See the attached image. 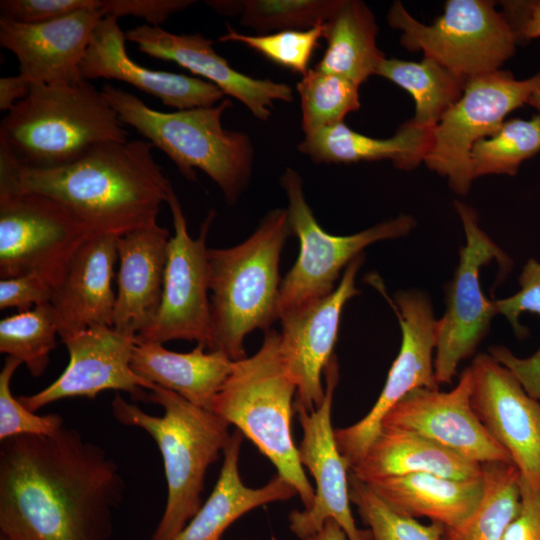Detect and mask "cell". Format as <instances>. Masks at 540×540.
Returning a JSON list of instances; mask_svg holds the SVG:
<instances>
[{
  "mask_svg": "<svg viewBox=\"0 0 540 540\" xmlns=\"http://www.w3.org/2000/svg\"><path fill=\"white\" fill-rule=\"evenodd\" d=\"M233 364L225 354L208 351L201 345L179 353L166 349L162 343L138 338L131 358V367L138 376L209 410Z\"/></svg>",
  "mask_w": 540,
  "mask_h": 540,
  "instance_id": "484cf974",
  "label": "cell"
},
{
  "mask_svg": "<svg viewBox=\"0 0 540 540\" xmlns=\"http://www.w3.org/2000/svg\"><path fill=\"white\" fill-rule=\"evenodd\" d=\"M0 540H12V539L0 533Z\"/></svg>",
  "mask_w": 540,
  "mask_h": 540,
  "instance_id": "f907efd6",
  "label": "cell"
},
{
  "mask_svg": "<svg viewBox=\"0 0 540 540\" xmlns=\"http://www.w3.org/2000/svg\"><path fill=\"white\" fill-rule=\"evenodd\" d=\"M126 39L140 52L171 61L217 86L224 95L240 101L259 120L267 121L276 101L291 102L293 90L286 84L240 73L200 33L175 34L159 26L143 24L129 29Z\"/></svg>",
  "mask_w": 540,
  "mask_h": 540,
  "instance_id": "ffe728a7",
  "label": "cell"
},
{
  "mask_svg": "<svg viewBox=\"0 0 540 540\" xmlns=\"http://www.w3.org/2000/svg\"><path fill=\"white\" fill-rule=\"evenodd\" d=\"M471 374L466 368L450 391L418 388L385 416L382 428L420 434L459 456L480 464L512 463L509 454L482 425L470 403Z\"/></svg>",
  "mask_w": 540,
  "mask_h": 540,
  "instance_id": "d6986e66",
  "label": "cell"
},
{
  "mask_svg": "<svg viewBox=\"0 0 540 540\" xmlns=\"http://www.w3.org/2000/svg\"><path fill=\"white\" fill-rule=\"evenodd\" d=\"M103 15L79 11L40 24L0 19V45L13 53L19 73L32 84L82 80L81 64Z\"/></svg>",
  "mask_w": 540,
  "mask_h": 540,
  "instance_id": "44dd1931",
  "label": "cell"
},
{
  "mask_svg": "<svg viewBox=\"0 0 540 540\" xmlns=\"http://www.w3.org/2000/svg\"><path fill=\"white\" fill-rule=\"evenodd\" d=\"M387 22L401 31L400 43L407 50L422 51L466 80L500 70L518 43L507 17L489 0H448L431 25L394 1Z\"/></svg>",
  "mask_w": 540,
  "mask_h": 540,
  "instance_id": "ba28073f",
  "label": "cell"
},
{
  "mask_svg": "<svg viewBox=\"0 0 540 540\" xmlns=\"http://www.w3.org/2000/svg\"><path fill=\"white\" fill-rule=\"evenodd\" d=\"M170 237L157 222L117 236L113 315L117 331L138 336L153 324L161 304Z\"/></svg>",
  "mask_w": 540,
  "mask_h": 540,
  "instance_id": "cb8c5ba5",
  "label": "cell"
},
{
  "mask_svg": "<svg viewBox=\"0 0 540 540\" xmlns=\"http://www.w3.org/2000/svg\"><path fill=\"white\" fill-rule=\"evenodd\" d=\"M137 336L121 333L114 327H91L62 342L69 353L63 373L37 393L19 400L30 411L72 397L94 399L106 390L127 392L143 401L155 385L138 376L131 367Z\"/></svg>",
  "mask_w": 540,
  "mask_h": 540,
  "instance_id": "ac0fdd59",
  "label": "cell"
},
{
  "mask_svg": "<svg viewBox=\"0 0 540 540\" xmlns=\"http://www.w3.org/2000/svg\"><path fill=\"white\" fill-rule=\"evenodd\" d=\"M520 491L519 511L503 540H540V490L531 488L520 478Z\"/></svg>",
  "mask_w": 540,
  "mask_h": 540,
  "instance_id": "ee69618b",
  "label": "cell"
},
{
  "mask_svg": "<svg viewBox=\"0 0 540 540\" xmlns=\"http://www.w3.org/2000/svg\"><path fill=\"white\" fill-rule=\"evenodd\" d=\"M125 40L118 19L104 16L94 30L82 61V78L128 83L176 111L213 107L224 99V93L206 80L139 65L129 57Z\"/></svg>",
  "mask_w": 540,
  "mask_h": 540,
  "instance_id": "603a6c76",
  "label": "cell"
},
{
  "mask_svg": "<svg viewBox=\"0 0 540 540\" xmlns=\"http://www.w3.org/2000/svg\"><path fill=\"white\" fill-rule=\"evenodd\" d=\"M221 15L239 16L258 34L306 30L323 24L339 0H206Z\"/></svg>",
  "mask_w": 540,
  "mask_h": 540,
  "instance_id": "d6a6232c",
  "label": "cell"
},
{
  "mask_svg": "<svg viewBox=\"0 0 540 540\" xmlns=\"http://www.w3.org/2000/svg\"><path fill=\"white\" fill-rule=\"evenodd\" d=\"M364 254L344 269L336 288L327 296L283 313L280 355L296 386L294 410L313 411L325 397L322 374L334 356L341 314L345 304L360 293L356 275Z\"/></svg>",
  "mask_w": 540,
  "mask_h": 540,
  "instance_id": "2e32d148",
  "label": "cell"
},
{
  "mask_svg": "<svg viewBox=\"0 0 540 540\" xmlns=\"http://www.w3.org/2000/svg\"><path fill=\"white\" fill-rule=\"evenodd\" d=\"M194 0H100L99 12L117 19L123 16L141 18L148 25L159 26L172 14L195 4Z\"/></svg>",
  "mask_w": 540,
  "mask_h": 540,
  "instance_id": "b9f144b4",
  "label": "cell"
},
{
  "mask_svg": "<svg viewBox=\"0 0 540 540\" xmlns=\"http://www.w3.org/2000/svg\"><path fill=\"white\" fill-rule=\"evenodd\" d=\"M527 105L532 106L537 110V116L540 120V90L535 92L528 100Z\"/></svg>",
  "mask_w": 540,
  "mask_h": 540,
  "instance_id": "681fc988",
  "label": "cell"
},
{
  "mask_svg": "<svg viewBox=\"0 0 540 540\" xmlns=\"http://www.w3.org/2000/svg\"><path fill=\"white\" fill-rule=\"evenodd\" d=\"M378 26L360 0H339L325 22L326 50L315 68L349 79L358 86L376 75L385 58L377 46Z\"/></svg>",
  "mask_w": 540,
  "mask_h": 540,
  "instance_id": "f546056e",
  "label": "cell"
},
{
  "mask_svg": "<svg viewBox=\"0 0 540 540\" xmlns=\"http://www.w3.org/2000/svg\"><path fill=\"white\" fill-rule=\"evenodd\" d=\"M101 90L120 121L165 153L187 180L195 181L199 169L228 204L237 203L252 175L254 148L246 133L223 127V114L233 106L230 99L213 107L161 112L110 84Z\"/></svg>",
  "mask_w": 540,
  "mask_h": 540,
  "instance_id": "8992f818",
  "label": "cell"
},
{
  "mask_svg": "<svg viewBox=\"0 0 540 540\" xmlns=\"http://www.w3.org/2000/svg\"><path fill=\"white\" fill-rule=\"evenodd\" d=\"M484 490L479 506L462 524L445 528L441 540H503L519 511L520 475L511 463L482 464Z\"/></svg>",
  "mask_w": 540,
  "mask_h": 540,
  "instance_id": "1f68e13d",
  "label": "cell"
},
{
  "mask_svg": "<svg viewBox=\"0 0 540 540\" xmlns=\"http://www.w3.org/2000/svg\"><path fill=\"white\" fill-rule=\"evenodd\" d=\"M324 30L325 23L306 30L247 35L228 26L219 41L242 43L270 61L303 76L309 70L310 60L324 36Z\"/></svg>",
  "mask_w": 540,
  "mask_h": 540,
  "instance_id": "74e56055",
  "label": "cell"
},
{
  "mask_svg": "<svg viewBox=\"0 0 540 540\" xmlns=\"http://www.w3.org/2000/svg\"><path fill=\"white\" fill-rule=\"evenodd\" d=\"M376 75L406 90L415 103V113L410 121L430 129L461 97L467 82L428 57H423L419 62L385 57Z\"/></svg>",
  "mask_w": 540,
  "mask_h": 540,
  "instance_id": "4dcf8cb0",
  "label": "cell"
},
{
  "mask_svg": "<svg viewBox=\"0 0 540 540\" xmlns=\"http://www.w3.org/2000/svg\"><path fill=\"white\" fill-rule=\"evenodd\" d=\"M117 236L91 234L52 287L50 304L62 341L91 327H113L116 293L112 279L118 259Z\"/></svg>",
  "mask_w": 540,
  "mask_h": 540,
  "instance_id": "7402d4cb",
  "label": "cell"
},
{
  "mask_svg": "<svg viewBox=\"0 0 540 540\" xmlns=\"http://www.w3.org/2000/svg\"><path fill=\"white\" fill-rule=\"evenodd\" d=\"M359 87L345 77L309 69L296 85L304 134L342 123L347 114L359 110Z\"/></svg>",
  "mask_w": 540,
  "mask_h": 540,
  "instance_id": "d590c367",
  "label": "cell"
},
{
  "mask_svg": "<svg viewBox=\"0 0 540 540\" xmlns=\"http://www.w3.org/2000/svg\"><path fill=\"white\" fill-rule=\"evenodd\" d=\"M148 391L143 401L161 406V416L145 412L119 393L111 403L112 415L122 425L144 430L158 446L167 500L151 540H173L203 504L207 470L223 455L230 424L170 390L155 385Z\"/></svg>",
  "mask_w": 540,
  "mask_h": 540,
  "instance_id": "3957f363",
  "label": "cell"
},
{
  "mask_svg": "<svg viewBox=\"0 0 540 540\" xmlns=\"http://www.w3.org/2000/svg\"><path fill=\"white\" fill-rule=\"evenodd\" d=\"M454 206L466 243L446 288L444 314L436 322L434 373L439 385L452 382L460 362L474 354L497 315L495 302L481 288V268L496 259L505 276L512 267L510 257L480 227L476 211L458 200Z\"/></svg>",
  "mask_w": 540,
  "mask_h": 540,
  "instance_id": "8fae6325",
  "label": "cell"
},
{
  "mask_svg": "<svg viewBox=\"0 0 540 540\" xmlns=\"http://www.w3.org/2000/svg\"><path fill=\"white\" fill-rule=\"evenodd\" d=\"M243 439L238 430L231 434L212 492L173 540H220L224 531L244 514L298 495L295 488L278 474L261 487L252 488L243 483L239 472Z\"/></svg>",
  "mask_w": 540,
  "mask_h": 540,
  "instance_id": "d4e9b609",
  "label": "cell"
},
{
  "mask_svg": "<svg viewBox=\"0 0 540 540\" xmlns=\"http://www.w3.org/2000/svg\"><path fill=\"white\" fill-rule=\"evenodd\" d=\"M99 4L100 0H1L0 19L40 24L79 11L99 12Z\"/></svg>",
  "mask_w": 540,
  "mask_h": 540,
  "instance_id": "ab89813d",
  "label": "cell"
},
{
  "mask_svg": "<svg viewBox=\"0 0 540 540\" xmlns=\"http://www.w3.org/2000/svg\"><path fill=\"white\" fill-rule=\"evenodd\" d=\"M501 6L518 42L540 38V0H509Z\"/></svg>",
  "mask_w": 540,
  "mask_h": 540,
  "instance_id": "f6af8a7d",
  "label": "cell"
},
{
  "mask_svg": "<svg viewBox=\"0 0 540 540\" xmlns=\"http://www.w3.org/2000/svg\"><path fill=\"white\" fill-rule=\"evenodd\" d=\"M431 136L432 129L410 120L384 139L363 135L342 122L305 135L298 150L318 164L391 160L396 168L411 170L424 162Z\"/></svg>",
  "mask_w": 540,
  "mask_h": 540,
  "instance_id": "f1b7e54d",
  "label": "cell"
},
{
  "mask_svg": "<svg viewBox=\"0 0 540 540\" xmlns=\"http://www.w3.org/2000/svg\"><path fill=\"white\" fill-rule=\"evenodd\" d=\"M520 289L514 295L495 300L497 314H502L518 338H524L528 330L520 323L524 312L540 316V262L529 259L518 279Z\"/></svg>",
  "mask_w": 540,
  "mask_h": 540,
  "instance_id": "60d3db41",
  "label": "cell"
},
{
  "mask_svg": "<svg viewBox=\"0 0 540 540\" xmlns=\"http://www.w3.org/2000/svg\"><path fill=\"white\" fill-rule=\"evenodd\" d=\"M402 341L384 384L371 410L358 422L334 429L337 446L351 469L382 430L387 413L409 392L418 388L438 389L433 353L436 322L430 297L418 289L394 295Z\"/></svg>",
  "mask_w": 540,
  "mask_h": 540,
  "instance_id": "5bb4252c",
  "label": "cell"
},
{
  "mask_svg": "<svg viewBox=\"0 0 540 540\" xmlns=\"http://www.w3.org/2000/svg\"><path fill=\"white\" fill-rule=\"evenodd\" d=\"M292 235L288 211H269L243 242L208 249L210 339L206 350L237 361L246 357L244 340L278 319L280 257Z\"/></svg>",
  "mask_w": 540,
  "mask_h": 540,
  "instance_id": "277c9868",
  "label": "cell"
},
{
  "mask_svg": "<svg viewBox=\"0 0 540 540\" xmlns=\"http://www.w3.org/2000/svg\"><path fill=\"white\" fill-rule=\"evenodd\" d=\"M296 391L280 355V333L268 329L255 354L234 361L211 410L257 447L295 488L306 509L314 501L315 489L292 435Z\"/></svg>",
  "mask_w": 540,
  "mask_h": 540,
  "instance_id": "52a82bcc",
  "label": "cell"
},
{
  "mask_svg": "<svg viewBox=\"0 0 540 540\" xmlns=\"http://www.w3.org/2000/svg\"><path fill=\"white\" fill-rule=\"evenodd\" d=\"M21 364L19 359L7 356L0 372V441L24 435L51 436L64 426L60 414H35L14 397L11 381Z\"/></svg>",
  "mask_w": 540,
  "mask_h": 540,
  "instance_id": "f35d334b",
  "label": "cell"
},
{
  "mask_svg": "<svg viewBox=\"0 0 540 540\" xmlns=\"http://www.w3.org/2000/svg\"><path fill=\"white\" fill-rule=\"evenodd\" d=\"M125 481L78 430L0 441V531L12 540H110Z\"/></svg>",
  "mask_w": 540,
  "mask_h": 540,
  "instance_id": "6da1fadb",
  "label": "cell"
},
{
  "mask_svg": "<svg viewBox=\"0 0 540 540\" xmlns=\"http://www.w3.org/2000/svg\"><path fill=\"white\" fill-rule=\"evenodd\" d=\"M147 140L99 144L54 168L21 165L0 147V191L30 192L65 206L93 233L121 235L157 222L172 187Z\"/></svg>",
  "mask_w": 540,
  "mask_h": 540,
  "instance_id": "7a4b0ae2",
  "label": "cell"
},
{
  "mask_svg": "<svg viewBox=\"0 0 540 540\" xmlns=\"http://www.w3.org/2000/svg\"><path fill=\"white\" fill-rule=\"evenodd\" d=\"M304 540H348V538L341 526L333 519H329L317 533Z\"/></svg>",
  "mask_w": 540,
  "mask_h": 540,
  "instance_id": "c3c4849f",
  "label": "cell"
},
{
  "mask_svg": "<svg viewBox=\"0 0 540 540\" xmlns=\"http://www.w3.org/2000/svg\"><path fill=\"white\" fill-rule=\"evenodd\" d=\"M511 369L526 389L540 393V347L530 357L513 358Z\"/></svg>",
  "mask_w": 540,
  "mask_h": 540,
  "instance_id": "7dc6e473",
  "label": "cell"
},
{
  "mask_svg": "<svg viewBox=\"0 0 540 540\" xmlns=\"http://www.w3.org/2000/svg\"><path fill=\"white\" fill-rule=\"evenodd\" d=\"M350 472L367 484L415 473L462 480L481 478L483 474L480 463L465 459L420 434L388 428H382Z\"/></svg>",
  "mask_w": 540,
  "mask_h": 540,
  "instance_id": "4316f807",
  "label": "cell"
},
{
  "mask_svg": "<svg viewBox=\"0 0 540 540\" xmlns=\"http://www.w3.org/2000/svg\"><path fill=\"white\" fill-rule=\"evenodd\" d=\"M32 83L22 74L0 78V110L9 111L24 99Z\"/></svg>",
  "mask_w": 540,
  "mask_h": 540,
  "instance_id": "bcb514c9",
  "label": "cell"
},
{
  "mask_svg": "<svg viewBox=\"0 0 540 540\" xmlns=\"http://www.w3.org/2000/svg\"><path fill=\"white\" fill-rule=\"evenodd\" d=\"M540 151V120H506L491 136L476 142L470 152L473 178L498 174L514 176L521 164Z\"/></svg>",
  "mask_w": 540,
  "mask_h": 540,
  "instance_id": "836d02e7",
  "label": "cell"
},
{
  "mask_svg": "<svg viewBox=\"0 0 540 540\" xmlns=\"http://www.w3.org/2000/svg\"><path fill=\"white\" fill-rule=\"evenodd\" d=\"M368 485L396 512L415 519L425 517L445 528L466 521L479 506L484 490L483 474L481 478L462 480L415 473Z\"/></svg>",
  "mask_w": 540,
  "mask_h": 540,
  "instance_id": "83f0119b",
  "label": "cell"
},
{
  "mask_svg": "<svg viewBox=\"0 0 540 540\" xmlns=\"http://www.w3.org/2000/svg\"><path fill=\"white\" fill-rule=\"evenodd\" d=\"M174 235L170 237L161 304L153 324L137 338L165 343L196 341L205 349L210 339V297L207 235L216 212L209 211L197 238H192L173 187L168 193Z\"/></svg>",
  "mask_w": 540,
  "mask_h": 540,
  "instance_id": "4fadbf2b",
  "label": "cell"
},
{
  "mask_svg": "<svg viewBox=\"0 0 540 540\" xmlns=\"http://www.w3.org/2000/svg\"><path fill=\"white\" fill-rule=\"evenodd\" d=\"M126 141L128 133L102 90L85 79L32 84L0 124V147L33 168L63 166L99 144Z\"/></svg>",
  "mask_w": 540,
  "mask_h": 540,
  "instance_id": "5b68a950",
  "label": "cell"
},
{
  "mask_svg": "<svg viewBox=\"0 0 540 540\" xmlns=\"http://www.w3.org/2000/svg\"><path fill=\"white\" fill-rule=\"evenodd\" d=\"M52 285L38 274H27L0 280V309L16 308L19 312L50 303Z\"/></svg>",
  "mask_w": 540,
  "mask_h": 540,
  "instance_id": "7bdbcfd3",
  "label": "cell"
},
{
  "mask_svg": "<svg viewBox=\"0 0 540 540\" xmlns=\"http://www.w3.org/2000/svg\"><path fill=\"white\" fill-rule=\"evenodd\" d=\"M538 90L540 71L518 80L500 69L467 80L461 97L432 129L424 163L445 177L455 193L467 194L474 180L470 165L473 145L494 134Z\"/></svg>",
  "mask_w": 540,
  "mask_h": 540,
  "instance_id": "30bf717a",
  "label": "cell"
},
{
  "mask_svg": "<svg viewBox=\"0 0 540 540\" xmlns=\"http://www.w3.org/2000/svg\"><path fill=\"white\" fill-rule=\"evenodd\" d=\"M58 322L50 303L18 312L0 321V352L19 359L30 375L40 377L56 344Z\"/></svg>",
  "mask_w": 540,
  "mask_h": 540,
  "instance_id": "e575fe53",
  "label": "cell"
},
{
  "mask_svg": "<svg viewBox=\"0 0 540 540\" xmlns=\"http://www.w3.org/2000/svg\"><path fill=\"white\" fill-rule=\"evenodd\" d=\"M280 184L288 199L291 232L298 238L300 250L281 282L278 319L289 310L329 295L341 271L366 247L404 237L416 227L414 217L401 214L352 235H331L319 225L307 203L299 173L287 167Z\"/></svg>",
  "mask_w": 540,
  "mask_h": 540,
  "instance_id": "9c48e42d",
  "label": "cell"
},
{
  "mask_svg": "<svg viewBox=\"0 0 540 540\" xmlns=\"http://www.w3.org/2000/svg\"><path fill=\"white\" fill-rule=\"evenodd\" d=\"M91 232L47 196L0 191V277L38 274L52 287Z\"/></svg>",
  "mask_w": 540,
  "mask_h": 540,
  "instance_id": "7c38bea8",
  "label": "cell"
},
{
  "mask_svg": "<svg viewBox=\"0 0 540 540\" xmlns=\"http://www.w3.org/2000/svg\"><path fill=\"white\" fill-rule=\"evenodd\" d=\"M325 397L309 412L296 409L303 436L298 447L299 459L316 483L312 505L292 510L289 528L301 540L317 533L329 519L336 521L348 540H373L369 529H359L350 508L349 472L334 436L331 413L339 365L334 355L325 369Z\"/></svg>",
  "mask_w": 540,
  "mask_h": 540,
  "instance_id": "9a60e30c",
  "label": "cell"
},
{
  "mask_svg": "<svg viewBox=\"0 0 540 540\" xmlns=\"http://www.w3.org/2000/svg\"><path fill=\"white\" fill-rule=\"evenodd\" d=\"M468 368L476 416L509 454L520 478L540 490V400L490 354H478Z\"/></svg>",
  "mask_w": 540,
  "mask_h": 540,
  "instance_id": "e0dca14e",
  "label": "cell"
},
{
  "mask_svg": "<svg viewBox=\"0 0 540 540\" xmlns=\"http://www.w3.org/2000/svg\"><path fill=\"white\" fill-rule=\"evenodd\" d=\"M349 495L373 540H441L445 527L431 522L422 524L415 518L392 509L366 483L349 472Z\"/></svg>",
  "mask_w": 540,
  "mask_h": 540,
  "instance_id": "8d00e7d4",
  "label": "cell"
}]
</instances>
